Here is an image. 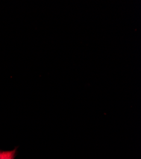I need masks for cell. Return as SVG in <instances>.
<instances>
[{
	"mask_svg": "<svg viewBox=\"0 0 141 159\" xmlns=\"http://www.w3.org/2000/svg\"><path fill=\"white\" fill-rule=\"evenodd\" d=\"M17 148L11 151H2L0 159H14L16 156Z\"/></svg>",
	"mask_w": 141,
	"mask_h": 159,
	"instance_id": "obj_1",
	"label": "cell"
},
{
	"mask_svg": "<svg viewBox=\"0 0 141 159\" xmlns=\"http://www.w3.org/2000/svg\"><path fill=\"white\" fill-rule=\"evenodd\" d=\"M2 151H1V150H0V157H1V155H2Z\"/></svg>",
	"mask_w": 141,
	"mask_h": 159,
	"instance_id": "obj_2",
	"label": "cell"
}]
</instances>
